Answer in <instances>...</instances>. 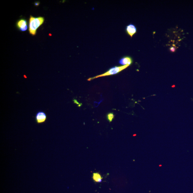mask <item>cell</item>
Wrapping results in <instances>:
<instances>
[{"instance_id": "6da1fadb", "label": "cell", "mask_w": 193, "mask_h": 193, "mask_svg": "<svg viewBox=\"0 0 193 193\" xmlns=\"http://www.w3.org/2000/svg\"><path fill=\"white\" fill-rule=\"evenodd\" d=\"M44 19L43 17L35 18L32 16H30L29 20V31L30 34L35 36L37 29L40 26L43 24Z\"/></svg>"}, {"instance_id": "7a4b0ae2", "label": "cell", "mask_w": 193, "mask_h": 193, "mask_svg": "<svg viewBox=\"0 0 193 193\" xmlns=\"http://www.w3.org/2000/svg\"><path fill=\"white\" fill-rule=\"evenodd\" d=\"M129 65H125L121 66H116L111 68L109 70H108L105 73L102 75H98L96 76L92 77V78H89L88 79V80L90 81L92 80H94L95 78H99V77L107 76L111 75H115L118 74L119 73L125 69L127 68L129 66Z\"/></svg>"}, {"instance_id": "3957f363", "label": "cell", "mask_w": 193, "mask_h": 193, "mask_svg": "<svg viewBox=\"0 0 193 193\" xmlns=\"http://www.w3.org/2000/svg\"><path fill=\"white\" fill-rule=\"evenodd\" d=\"M16 27L20 30L21 31H25L28 29L27 21L26 19H21L16 23Z\"/></svg>"}, {"instance_id": "277c9868", "label": "cell", "mask_w": 193, "mask_h": 193, "mask_svg": "<svg viewBox=\"0 0 193 193\" xmlns=\"http://www.w3.org/2000/svg\"><path fill=\"white\" fill-rule=\"evenodd\" d=\"M126 30L127 33L131 37L136 33L137 31L136 26L133 24H130L127 26Z\"/></svg>"}, {"instance_id": "5b68a950", "label": "cell", "mask_w": 193, "mask_h": 193, "mask_svg": "<svg viewBox=\"0 0 193 193\" xmlns=\"http://www.w3.org/2000/svg\"><path fill=\"white\" fill-rule=\"evenodd\" d=\"M46 114L43 112L38 113L36 115V120L38 123H41L44 122L46 120Z\"/></svg>"}, {"instance_id": "8992f818", "label": "cell", "mask_w": 193, "mask_h": 193, "mask_svg": "<svg viewBox=\"0 0 193 193\" xmlns=\"http://www.w3.org/2000/svg\"><path fill=\"white\" fill-rule=\"evenodd\" d=\"M133 61L131 57L126 56L123 57L119 61V63L121 65L130 66L132 63Z\"/></svg>"}, {"instance_id": "52a82bcc", "label": "cell", "mask_w": 193, "mask_h": 193, "mask_svg": "<svg viewBox=\"0 0 193 193\" xmlns=\"http://www.w3.org/2000/svg\"><path fill=\"white\" fill-rule=\"evenodd\" d=\"M92 179L95 182L99 183L102 182V177L99 173H94L92 176Z\"/></svg>"}, {"instance_id": "ba28073f", "label": "cell", "mask_w": 193, "mask_h": 193, "mask_svg": "<svg viewBox=\"0 0 193 193\" xmlns=\"http://www.w3.org/2000/svg\"><path fill=\"white\" fill-rule=\"evenodd\" d=\"M114 118V115L113 113H109L107 115V118H108V120L110 122H112Z\"/></svg>"}, {"instance_id": "9c48e42d", "label": "cell", "mask_w": 193, "mask_h": 193, "mask_svg": "<svg viewBox=\"0 0 193 193\" xmlns=\"http://www.w3.org/2000/svg\"><path fill=\"white\" fill-rule=\"evenodd\" d=\"M169 50L171 52H174L176 51V48L174 47H172L170 48Z\"/></svg>"}, {"instance_id": "30bf717a", "label": "cell", "mask_w": 193, "mask_h": 193, "mask_svg": "<svg viewBox=\"0 0 193 193\" xmlns=\"http://www.w3.org/2000/svg\"><path fill=\"white\" fill-rule=\"evenodd\" d=\"M35 5L36 6H38L39 5V2H36L35 3Z\"/></svg>"}]
</instances>
